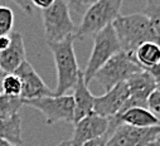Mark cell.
Masks as SVG:
<instances>
[{
	"mask_svg": "<svg viewBox=\"0 0 160 146\" xmlns=\"http://www.w3.org/2000/svg\"><path fill=\"white\" fill-rule=\"evenodd\" d=\"M121 52L135 59V52L145 43L160 44V36L154 29L151 22L142 13L128 15L120 14L112 23Z\"/></svg>",
	"mask_w": 160,
	"mask_h": 146,
	"instance_id": "cell-1",
	"label": "cell"
},
{
	"mask_svg": "<svg viewBox=\"0 0 160 146\" xmlns=\"http://www.w3.org/2000/svg\"><path fill=\"white\" fill-rule=\"evenodd\" d=\"M74 38H67L59 43H48L57 68V87L53 91L54 96H64L66 92L73 90L79 76V68L73 48Z\"/></svg>",
	"mask_w": 160,
	"mask_h": 146,
	"instance_id": "cell-2",
	"label": "cell"
},
{
	"mask_svg": "<svg viewBox=\"0 0 160 146\" xmlns=\"http://www.w3.org/2000/svg\"><path fill=\"white\" fill-rule=\"evenodd\" d=\"M122 5L121 0H97L83 14L82 22L76 29L73 38L83 41L90 36H95L103 30L107 25L120 15V8Z\"/></svg>",
	"mask_w": 160,
	"mask_h": 146,
	"instance_id": "cell-3",
	"label": "cell"
},
{
	"mask_svg": "<svg viewBox=\"0 0 160 146\" xmlns=\"http://www.w3.org/2000/svg\"><path fill=\"white\" fill-rule=\"evenodd\" d=\"M44 33L48 43H59L74 35L76 27L71 18L68 2L54 0L53 4L42 10Z\"/></svg>",
	"mask_w": 160,
	"mask_h": 146,
	"instance_id": "cell-4",
	"label": "cell"
},
{
	"mask_svg": "<svg viewBox=\"0 0 160 146\" xmlns=\"http://www.w3.org/2000/svg\"><path fill=\"white\" fill-rule=\"evenodd\" d=\"M141 71L142 68L134 58L124 52H118L102 66V68L95 75L93 80H96L107 92L118 83L126 82Z\"/></svg>",
	"mask_w": 160,
	"mask_h": 146,
	"instance_id": "cell-5",
	"label": "cell"
},
{
	"mask_svg": "<svg viewBox=\"0 0 160 146\" xmlns=\"http://www.w3.org/2000/svg\"><path fill=\"white\" fill-rule=\"evenodd\" d=\"M118 52H121V48H120L112 24H110L93 38V48L88 63L82 72L85 82L90 85V82L93 80L96 73L102 68V66Z\"/></svg>",
	"mask_w": 160,
	"mask_h": 146,
	"instance_id": "cell-6",
	"label": "cell"
},
{
	"mask_svg": "<svg viewBox=\"0 0 160 146\" xmlns=\"http://www.w3.org/2000/svg\"><path fill=\"white\" fill-rule=\"evenodd\" d=\"M24 105L41 111L47 125L57 122L74 124V100L73 96H51L38 100H24Z\"/></svg>",
	"mask_w": 160,
	"mask_h": 146,
	"instance_id": "cell-7",
	"label": "cell"
},
{
	"mask_svg": "<svg viewBox=\"0 0 160 146\" xmlns=\"http://www.w3.org/2000/svg\"><path fill=\"white\" fill-rule=\"evenodd\" d=\"M159 132L160 126L139 129L120 125L108 136L106 146H151Z\"/></svg>",
	"mask_w": 160,
	"mask_h": 146,
	"instance_id": "cell-8",
	"label": "cell"
},
{
	"mask_svg": "<svg viewBox=\"0 0 160 146\" xmlns=\"http://www.w3.org/2000/svg\"><path fill=\"white\" fill-rule=\"evenodd\" d=\"M126 83H128L130 97L120 114H122L124 111H126V110H129L131 107L148 108V100H149L150 95L155 90H158V85H156L155 80L152 78V76L146 69H142L141 72L136 73L131 78H129L126 81Z\"/></svg>",
	"mask_w": 160,
	"mask_h": 146,
	"instance_id": "cell-9",
	"label": "cell"
},
{
	"mask_svg": "<svg viewBox=\"0 0 160 146\" xmlns=\"http://www.w3.org/2000/svg\"><path fill=\"white\" fill-rule=\"evenodd\" d=\"M110 121L92 112L74 124L73 137L71 140L72 146H83L88 141L106 136L108 134ZM108 136V135H107Z\"/></svg>",
	"mask_w": 160,
	"mask_h": 146,
	"instance_id": "cell-10",
	"label": "cell"
},
{
	"mask_svg": "<svg viewBox=\"0 0 160 146\" xmlns=\"http://www.w3.org/2000/svg\"><path fill=\"white\" fill-rule=\"evenodd\" d=\"M14 75H17L22 82L20 97L23 100L28 101L54 96L53 91L44 83V81L41 78V76L35 72V69L28 61L22 63V66L14 72Z\"/></svg>",
	"mask_w": 160,
	"mask_h": 146,
	"instance_id": "cell-11",
	"label": "cell"
},
{
	"mask_svg": "<svg viewBox=\"0 0 160 146\" xmlns=\"http://www.w3.org/2000/svg\"><path fill=\"white\" fill-rule=\"evenodd\" d=\"M130 97L128 83L122 82L100 97H95L93 112L101 117L111 119L121 112Z\"/></svg>",
	"mask_w": 160,
	"mask_h": 146,
	"instance_id": "cell-12",
	"label": "cell"
},
{
	"mask_svg": "<svg viewBox=\"0 0 160 146\" xmlns=\"http://www.w3.org/2000/svg\"><path fill=\"white\" fill-rule=\"evenodd\" d=\"M9 36L10 46L7 51L0 53V69L5 75H13L22 66V63L27 61L23 35L19 32H12Z\"/></svg>",
	"mask_w": 160,
	"mask_h": 146,
	"instance_id": "cell-13",
	"label": "cell"
},
{
	"mask_svg": "<svg viewBox=\"0 0 160 146\" xmlns=\"http://www.w3.org/2000/svg\"><path fill=\"white\" fill-rule=\"evenodd\" d=\"M73 100H74V124L82 120L83 117L93 112L95 96H92L88 90V85L85 82L82 71L79 72L78 81L73 88Z\"/></svg>",
	"mask_w": 160,
	"mask_h": 146,
	"instance_id": "cell-14",
	"label": "cell"
},
{
	"mask_svg": "<svg viewBox=\"0 0 160 146\" xmlns=\"http://www.w3.org/2000/svg\"><path fill=\"white\" fill-rule=\"evenodd\" d=\"M135 61L142 69H150L160 64V44L145 43L135 52Z\"/></svg>",
	"mask_w": 160,
	"mask_h": 146,
	"instance_id": "cell-15",
	"label": "cell"
},
{
	"mask_svg": "<svg viewBox=\"0 0 160 146\" xmlns=\"http://www.w3.org/2000/svg\"><path fill=\"white\" fill-rule=\"evenodd\" d=\"M0 139L22 146V117L15 115L7 120H0Z\"/></svg>",
	"mask_w": 160,
	"mask_h": 146,
	"instance_id": "cell-16",
	"label": "cell"
},
{
	"mask_svg": "<svg viewBox=\"0 0 160 146\" xmlns=\"http://www.w3.org/2000/svg\"><path fill=\"white\" fill-rule=\"evenodd\" d=\"M24 106L22 97H12L4 93L0 95V120H7L19 115V110Z\"/></svg>",
	"mask_w": 160,
	"mask_h": 146,
	"instance_id": "cell-17",
	"label": "cell"
},
{
	"mask_svg": "<svg viewBox=\"0 0 160 146\" xmlns=\"http://www.w3.org/2000/svg\"><path fill=\"white\" fill-rule=\"evenodd\" d=\"M142 14L149 18L160 36V0H149L142 5Z\"/></svg>",
	"mask_w": 160,
	"mask_h": 146,
	"instance_id": "cell-18",
	"label": "cell"
},
{
	"mask_svg": "<svg viewBox=\"0 0 160 146\" xmlns=\"http://www.w3.org/2000/svg\"><path fill=\"white\" fill-rule=\"evenodd\" d=\"M3 93L12 97H20L22 95V82L17 75H5L2 83Z\"/></svg>",
	"mask_w": 160,
	"mask_h": 146,
	"instance_id": "cell-19",
	"label": "cell"
},
{
	"mask_svg": "<svg viewBox=\"0 0 160 146\" xmlns=\"http://www.w3.org/2000/svg\"><path fill=\"white\" fill-rule=\"evenodd\" d=\"M14 24L13 10L8 7L0 5V36L10 35Z\"/></svg>",
	"mask_w": 160,
	"mask_h": 146,
	"instance_id": "cell-20",
	"label": "cell"
},
{
	"mask_svg": "<svg viewBox=\"0 0 160 146\" xmlns=\"http://www.w3.org/2000/svg\"><path fill=\"white\" fill-rule=\"evenodd\" d=\"M148 108L150 110V111L155 115V116H160V90H155L149 100H148Z\"/></svg>",
	"mask_w": 160,
	"mask_h": 146,
	"instance_id": "cell-21",
	"label": "cell"
},
{
	"mask_svg": "<svg viewBox=\"0 0 160 146\" xmlns=\"http://www.w3.org/2000/svg\"><path fill=\"white\" fill-rule=\"evenodd\" d=\"M93 2H69L68 3V8H72L77 14L81 13H86V10L92 5Z\"/></svg>",
	"mask_w": 160,
	"mask_h": 146,
	"instance_id": "cell-22",
	"label": "cell"
},
{
	"mask_svg": "<svg viewBox=\"0 0 160 146\" xmlns=\"http://www.w3.org/2000/svg\"><path fill=\"white\" fill-rule=\"evenodd\" d=\"M53 2H54V0H32L33 7L38 8V9H42V10L48 9L53 4Z\"/></svg>",
	"mask_w": 160,
	"mask_h": 146,
	"instance_id": "cell-23",
	"label": "cell"
},
{
	"mask_svg": "<svg viewBox=\"0 0 160 146\" xmlns=\"http://www.w3.org/2000/svg\"><path fill=\"white\" fill-rule=\"evenodd\" d=\"M17 5H19L20 8H22V10H24L25 13H28V14H32L33 13V3H32V0L30 2H25V0H22V2H19V0H15L14 2Z\"/></svg>",
	"mask_w": 160,
	"mask_h": 146,
	"instance_id": "cell-24",
	"label": "cell"
},
{
	"mask_svg": "<svg viewBox=\"0 0 160 146\" xmlns=\"http://www.w3.org/2000/svg\"><path fill=\"white\" fill-rule=\"evenodd\" d=\"M107 139L108 136H102V137H98L96 140H92V141H88L87 144H85L83 146H106L107 144Z\"/></svg>",
	"mask_w": 160,
	"mask_h": 146,
	"instance_id": "cell-25",
	"label": "cell"
},
{
	"mask_svg": "<svg viewBox=\"0 0 160 146\" xmlns=\"http://www.w3.org/2000/svg\"><path fill=\"white\" fill-rule=\"evenodd\" d=\"M146 71L152 76V78L155 80V82H156V85H158V87H159V86H160V64H158V66L154 67V68L146 69Z\"/></svg>",
	"mask_w": 160,
	"mask_h": 146,
	"instance_id": "cell-26",
	"label": "cell"
},
{
	"mask_svg": "<svg viewBox=\"0 0 160 146\" xmlns=\"http://www.w3.org/2000/svg\"><path fill=\"white\" fill-rule=\"evenodd\" d=\"M10 46V36H0V53L8 49V47Z\"/></svg>",
	"mask_w": 160,
	"mask_h": 146,
	"instance_id": "cell-27",
	"label": "cell"
},
{
	"mask_svg": "<svg viewBox=\"0 0 160 146\" xmlns=\"http://www.w3.org/2000/svg\"><path fill=\"white\" fill-rule=\"evenodd\" d=\"M0 146H19V145H15V144H12L9 141H5V140L0 139Z\"/></svg>",
	"mask_w": 160,
	"mask_h": 146,
	"instance_id": "cell-28",
	"label": "cell"
},
{
	"mask_svg": "<svg viewBox=\"0 0 160 146\" xmlns=\"http://www.w3.org/2000/svg\"><path fill=\"white\" fill-rule=\"evenodd\" d=\"M4 77H5V73L0 69V95L3 93V88H2V83H3V80H4Z\"/></svg>",
	"mask_w": 160,
	"mask_h": 146,
	"instance_id": "cell-29",
	"label": "cell"
},
{
	"mask_svg": "<svg viewBox=\"0 0 160 146\" xmlns=\"http://www.w3.org/2000/svg\"><path fill=\"white\" fill-rule=\"evenodd\" d=\"M151 146H160V132L158 134V136H156V139L154 140V142L151 144Z\"/></svg>",
	"mask_w": 160,
	"mask_h": 146,
	"instance_id": "cell-30",
	"label": "cell"
},
{
	"mask_svg": "<svg viewBox=\"0 0 160 146\" xmlns=\"http://www.w3.org/2000/svg\"><path fill=\"white\" fill-rule=\"evenodd\" d=\"M57 146H72V144H71V141H62V142L58 144Z\"/></svg>",
	"mask_w": 160,
	"mask_h": 146,
	"instance_id": "cell-31",
	"label": "cell"
}]
</instances>
